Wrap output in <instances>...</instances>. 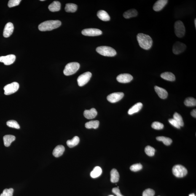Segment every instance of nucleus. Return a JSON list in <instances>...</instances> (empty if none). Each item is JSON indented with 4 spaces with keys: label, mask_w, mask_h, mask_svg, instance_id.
Returning a JSON list of instances; mask_svg holds the SVG:
<instances>
[{
    "label": "nucleus",
    "mask_w": 196,
    "mask_h": 196,
    "mask_svg": "<svg viewBox=\"0 0 196 196\" xmlns=\"http://www.w3.org/2000/svg\"><path fill=\"white\" fill-rule=\"evenodd\" d=\"M137 40L140 47L142 49L148 50L152 47L153 40L150 36L143 33H139L137 35Z\"/></svg>",
    "instance_id": "f257e3e1"
},
{
    "label": "nucleus",
    "mask_w": 196,
    "mask_h": 196,
    "mask_svg": "<svg viewBox=\"0 0 196 196\" xmlns=\"http://www.w3.org/2000/svg\"><path fill=\"white\" fill-rule=\"evenodd\" d=\"M61 24V22L59 20H48L40 24L38 29L41 31H50L58 28Z\"/></svg>",
    "instance_id": "f03ea898"
},
{
    "label": "nucleus",
    "mask_w": 196,
    "mask_h": 196,
    "mask_svg": "<svg viewBox=\"0 0 196 196\" xmlns=\"http://www.w3.org/2000/svg\"><path fill=\"white\" fill-rule=\"evenodd\" d=\"M96 51L98 54L105 56L113 57L117 54L114 49L108 46H100L97 48Z\"/></svg>",
    "instance_id": "7ed1b4c3"
},
{
    "label": "nucleus",
    "mask_w": 196,
    "mask_h": 196,
    "mask_svg": "<svg viewBox=\"0 0 196 196\" xmlns=\"http://www.w3.org/2000/svg\"><path fill=\"white\" fill-rule=\"evenodd\" d=\"M80 65L77 62H72L65 66L63 73L65 75L70 76L75 74L79 69Z\"/></svg>",
    "instance_id": "20e7f679"
},
{
    "label": "nucleus",
    "mask_w": 196,
    "mask_h": 196,
    "mask_svg": "<svg viewBox=\"0 0 196 196\" xmlns=\"http://www.w3.org/2000/svg\"><path fill=\"white\" fill-rule=\"evenodd\" d=\"M174 27L175 34L176 36L179 38L184 37L185 34L186 30L183 22L181 21H177L175 22Z\"/></svg>",
    "instance_id": "39448f33"
},
{
    "label": "nucleus",
    "mask_w": 196,
    "mask_h": 196,
    "mask_svg": "<svg viewBox=\"0 0 196 196\" xmlns=\"http://www.w3.org/2000/svg\"><path fill=\"white\" fill-rule=\"evenodd\" d=\"M173 174L177 177L182 178L187 174V170L182 165H178L174 166L172 169Z\"/></svg>",
    "instance_id": "423d86ee"
},
{
    "label": "nucleus",
    "mask_w": 196,
    "mask_h": 196,
    "mask_svg": "<svg viewBox=\"0 0 196 196\" xmlns=\"http://www.w3.org/2000/svg\"><path fill=\"white\" fill-rule=\"evenodd\" d=\"M20 85L18 83L16 82L7 84L4 88V93L6 95H12L15 93L19 90Z\"/></svg>",
    "instance_id": "0eeeda50"
},
{
    "label": "nucleus",
    "mask_w": 196,
    "mask_h": 196,
    "mask_svg": "<svg viewBox=\"0 0 196 196\" xmlns=\"http://www.w3.org/2000/svg\"><path fill=\"white\" fill-rule=\"evenodd\" d=\"M92 75L91 73L89 72H87L80 75L77 78L78 85L80 87H82L85 85L90 81Z\"/></svg>",
    "instance_id": "6e6552de"
},
{
    "label": "nucleus",
    "mask_w": 196,
    "mask_h": 196,
    "mask_svg": "<svg viewBox=\"0 0 196 196\" xmlns=\"http://www.w3.org/2000/svg\"><path fill=\"white\" fill-rule=\"evenodd\" d=\"M82 34L84 36H94L100 35L102 34V32L96 28H87L82 30Z\"/></svg>",
    "instance_id": "1a4fd4ad"
},
{
    "label": "nucleus",
    "mask_w": 196,
    "mask_h": 196,
    "mask_svg": "<svg viewBox=\"0 0 196 196\" xmlns=\"http://www.w3.org/2000/svg\"><path fill=\"white\" fill-rule=\"evenodd\" d=\"M186 48V46L184 43L179 41H176L173 47V52L176 55H178L184 51Z\"/></svg>",
    "instance_id": "9d476101"
},
{
    "label": "nucleus",
    "mask_w": 196,
    "mask_h": 196,
    "mask_svg": "<svg viewBox=\"0 0 196 196\" xmlns=\"http://www.w3.org/2000/svg\"><path fill=\"white\" fill-rule=\"evenodd\" d=\"M124 95L122 92H116L110 94L107 97V99L111 103H115L122 100Z\"/></svg>",
    "instance_id": "9b49d317"
},
{
    "label": "nucleus",
    "mask_w": 196,
    "mask_h": 196,
    "mask_svg": "<svg viewBox=\"0 0 196 196\" xmlns=\"http://www.w3.org/2000/svg\"><path fill=\"white\" fill-rule=\"evenodd\" d=\"M16 56L14 55H9L6 56L0 57V62L3 63L4 65H9L12 64L15 62Z\"/></svg>",
    "instance_id": "f8f14e48"
},
{
    "label": "nucleus",
    "mask_w": 196,
    "mask_h": 196,
    "mask_svg": "<svg viewBox=\"0 0 196 196\" xmlns=\"http://www.w3.org/2000/svg\"><path fill=\"white\" fill-rule=\"evenodd\" d=\"M117 80L119 82L127 83L129 82L133 79V77L131 75L128 74H121L117 76Z\"/></svg>",
    "instance_id": "ddd939ff"
},
{
    "label": "nucleus",
    "mask_w": 196,
    "mask_h": 196,
    "mask_svg": "<svg viewBox=\"0 0 196 196\" xmlns=\"http://www.w3.org/2000/svg\"><path fill=\"white\" fill-rule=\"evenodd\" d=\"M14 26L13 24L11 22L6 24L4 27L3 35L5 38H8L12 34L13 32Z\"/></svg>",
    "instance_id": "4468645a"
},
{
    "label": "nucleus",
    "mask_w": 196,
    "mask_h": 196,
    "mask_svg": "<svg viewBox=\"0 0 196 196\" xmlns=\"http://www.w3.org/2000/svg\"><path fill=\"white\" fill-rule=\"evenodd\" d=\"M167 0H159L157 1L153 6V9L155 12L161 10L168 2Z\"/></svg>",
    "instance_id": "2eb2a0df"
},
{
    "label": "nucleus",
    "mask_w": 196,
    "mask_h": 196,
    "mask_svg": "<svg viewBox=\"0 0 196 196\" xmlns=\"http://www.w3.org/2000/svg\"><path fill=\"white\" fill-rule=\"evenodd\" d=\"M98 114L96 109L92 108L90 110H86L84 112V115L86 118L91 119L95 118Z\"/></svg>",
    "instance_id": "dca6fc26"
},
{
    "label": "nucleus",
    "mask_w": 196,
    "mask_h": 196,
    "mask_svg": "<svg viewBox=\"0 0 196 196\" xmlns=\"http://www.w3.org/2000/svg\"><path fill=\"white\" fill-rule=\"evenodd\" d=\"M154 89L159 98L163 99L167 98L168 96V93L165 89L157 86H155L154 87Z\"/></svg>",
    "instance_id": "f3484780"
},
{
    "label": "nucleus",
    "mask_w": 196,
    "mask_h": 196,
    "mask_svg": "<svg viewBox=\"0 0 196 196\" xmlns=\"http://www.w3.org/2000/svg\"><path fill=\"white\" fill-rule=\"evenodd\" d=\"M65 151L64 146L62 145L57 146L54 150L53 155L55 157H59L63 155Z\"/></svg>",
    "instance_id": "a211bd4d"
},
{
    "label": "nucleus",
    "mask_w": 196,
    "mask_h": 196,
    "mask_svg": "<svg viewBox=\"0 0 196 196\" xmlns=\"http://www.w3.org/2000/svg\"><path fill=\"white\" fill-rule=\"evenodd\" d=\"M97 16L99 18L103 21H108L110 20V17L106 11L100 10L98 11Z\"/></svg>",
    "instance_id": "6ab92c4d"
},
{
    "label": "nucleus",
    "mask_w": 196,
    "mask_h": 196,
    "mask_svg": "<svg viewBox=\"0 0 196 196\" xmlns=\"http://www.w3.org/2000/svg\"><path fill=\"white\" fill-rule=\"evenodd\" d=\"M143 104L141 103H138L135 104L128 111V114L129 115H132L135 113H137L141 110L142 108Z\"/></svg>",
    "instance_id": "aec40b11"
},
{
    "label": "nucleus",
    "mask_w": 196,
    "mask_h": 196,
    "mask_svg": "<svg viewBox=\"0 0 196 196\" xmlns=\"http://www.w3.org/2000/svg\"><path fill=\"white\" fill-rule=\"evenodd\" d=\"M61 9V4L59 1H55L48 6V9L51 12H58Z\"/></svg>",
    "instance_id": "412c9836"
},
{
    "label": "nucleus",
    "mask_w": 196,
    "mask_h": 196,
    "mask_svg": "<svg viewBox=\"0 0 196 196\" xmlns=\"http://www.w3.org/2000/svg\"><path fill=\"white\" fill-rule=\"evenodd\" d=\"M161 77L165 80L173 82L176 80L174 74L170 72H164L161 75Z\"/></svg>",
    "instance_id": "4be33fe9"
},
{
    "label": "nucleus",
    "mask_w": 196,
    "mask_h": 196,
    "mask_svg": "<svg viewBox=\"0 0 196 196\" xmlns=\"http://www.w3.org/2000/svg\"><path fill=\"white\" fill-rule=\"evenodd\" d=\"M15 137L13 135H5L4 137V138H3L5 146L6 147H9L10 145L12 142L15 141Z\"/></svg>",
    "instance_id": "5701e85b"
},
{
    "label": "nucleus",
    "mask_w": 196,
    "mask_h": 196,
    "mask_svg": "<svg viewBox=\"0 0 196 196\" xmlns=\"http://www.w3.org/2000/svg\"><path fill=\"white\" fill-rule=\"evenodd\" d=\"M138 15L137 11L135 9H129L125 12L123 14V16L126 19L136 17Z\"/></svg>",
    "instance_id": "b1692460"
},
{
    "label": "nucleus",
    "mask_w": 196,
    "mask_h": 196,
    "mask_svg": "<svg viewBox=\"0 0 196 196\" xmlns=\"http://www.w3.org/2000/svg\"><path fill=\"white\" fill-rule=\"evenodd\" d=\"M111 182L116 183L119 181V175L116 169H114L111 172Z\"/></svg>",
    "instance_id": "393cba45"
},
{
    "label": "nucleus",
    "mask_w": 196,
    "mask_h": 196,
    "mask_svg": "<svg viewBox=\"0 0 196 196\" xmlns=\"http://www.w3.org/2000/svg\"><path fill=\"white\" fill-rule=\"evenodd\" d=\"M80 139L78 136H75L72 139L68 140L67 142V144L68 147L72 148L76 146L79 143Z\"/></svg>",
    "instance_id": "a878e982"
},
{
    "label": "nucleus",
    "mask_w": 196,
    "mask_h": 196,
    "mask_svg": "<svg viewBox=\"0 0 196 196\" xmlns=\"http://www.w3.org/2000/svg\"><path fill=\"white\" fill-rule=\"evenodd\" d=\"M99 125V122L98 121H91L86 123L85 127L87 129H96L98 128Z\"/></svg>",
    "instance_id": "bb28decb"
},
{
    "label": "nucleus",
    "mask_w": 196,
    "mask_h": 196,
    "mask_svg": "<svg viewBox=\"0 0 196 196\" xmlns=\"http://www.w3.org/2000/svg\"><path fill=\"white\" fill-rule=\"evenodd\" d=\"M102 170L100 167L96 166L95 167L90 173V176L93 178H96L99 176L101 174Z\"/></svg>",
    "instance_id": "cd10ccee"
},
{
    "label": "nucleus",
    "mask_w": 196,
    "mask_h": 196,
    "mask_svg": "<svg viewBox=\"0 0 196 196\" xmlns=\"http://www.w3.org/2000/svg\"><path fill=\"white\" fill-rule=\"evenodd\" d=\"M77 9V5L73 4H67L65 8V12H74Z\"/></svg>",
    "instance_id": "c85d7f7f"
},
{
    "label": "nucleus",
    "mask_w": 196,
    "mask_h": 196,
    "mask_svg": "<svg viewBox=\"0 0 196 196\" xmlns=\"http://www.w3.org/2000/svg\"><path fill=\"white\" fill-rule=\"evenodd\" d=\"M156 139L158 141H162L164 144L167 146L170 145L173 142L171 138L163 136L158 137L156 138Z\"/></svg>",
    "instance_id": "c756f323"
},
{
    "label": "nucleus",
    "mask_w": 196,
    "mask_h": 196,
    "mask_svg": "<svg viewBox=\"0 0 196 196\" xmlns=\"http://www.w3.org/2000/svg\"><path fill=\"white\" fill-rule=\"evenodd\" d=\"M184 103L187 106H196L195 99L193 98H188L185 100Z\"/></svg>",
    "instance_id": "7c9ffc66"
},
{
    "label": "nucleus",
    "mask_w": 196,
    "mask_h": 196,
    "mask_svg": "<svg viewBox=\"0 0 196 196\" xmlns=\"http://www.w3.org/2000/svg\"><path fill=\"white\" fill-rule=\"evenodd\" d=\"M173 119L178 122L180 127H183L184 125V121L181 115L177 112L175 113L173 115Z\"/></svg>",
    "instance_id": "2f4dec72"
},
{
    "label": "nucleus",
    "mask_w": 196,
    "mask_h": 196,
    "mask_svg": "<svg viewBox=\"0 0 196 196\" xmlns=\"http://www.w3.org/2000/svg\"><path fill=\"white\" fill-rule=\"evenodd\" d=\"M145 151L147 155L150 157L154 156L155 154V149L150 146H147L145 148Z\"/></svg>",
    "instance_id": "473e14b6"
},
{
    "label": "nucleus",
    "mask_w": 196,
    "mask_h": 196,
    "mask_svg": "<svg viewBox=\"0 0 196 196\" xmlns=\"http://www.w3.org/2000/svg\"><path fill=\"white\" fill-rule=\"evenodd\" d=\"M7 125L9 127H12L17 129H20V125L16 121L11 120L8 121L7 122Z\"/></svg>",
    "instance_id": "72a5a7b5"
},
{
    "label": "nucleus",
    "mask_w": 196,
    "mask_h": 196,
    "mask_svg": "<svg viewBox=\"0 0 196 196\" xmlns=\"http://www.w3.org/2000/svg\"><path fill=\"white\" fill-rule=\"evenodd\" d=\"M14 192V189L12 188L4 189L0 196H12Z\"/></svg>",
    "instance_id": "f704fd0d"
},
{
    "label": "nucleus",
    "mask_w": 196,
    "mask_h": 196,
    "mask_svg": "<svg viewBox=\"0 0 196 196\" xmlns=\"http://www.w3.org/2000/svg\"><path fill=\"white\" fill-rule=\"evenodd\" d=\"M151 127L156 130H161L163 128L164 125L160 122H154L153 123Z\"/></svg>",
    "instance_id": "c9c22d12"
},
{
    "label": "nucleus",
    "mask_w": 196,
    "mask_h": 196,
    "mask_svg": "<svg viewBox=\"0 0 196 196\" xmlns=\"http://www.w3.org/2000/svg\"><path fill=\"white\" fill-rule=\"evenodd\" d=\"M142 168V166L140 163L134 164L130 167V170L134 172L138 171L141 170Z\"/></svg>",
    "instance_id": "e433bc0d"
},
{
    "label": "nucleus",
    "mask_w": 196,
    "mask_h": 196,
    "mask_svg": "<svg viewBox=\"0 0 196 196\" xmlns=\"http://www.w3.org/2000/svg\"><path fill=\"white\" fill-rule=\"evenodd\" d=\"M21 1V0H10L9 1L8 6L9 8L15 7L19 5Z\"/></svg>",
    "instance_id": "4c0bfd02"
},
{
    "label": "nucleus",
    "mask_w": 196,
    "mask_h": 196,
    "mask_svg": "<svg viewBox=\"0 0 196 196\" xmlns=\"http://www.w3.org/2000/svg\"><path fill=\"white\" fill-rule=\"evenodd\" d=\"M155 193V192L153 189H148L143 192L142 196H154Z\"/></svg>",
    "instance_id": "58836bf2"
},
{
    "label": "nucleus",
    "mask_w": 196,
    "mask_h": 196,
    "mask_svg": "<svg viewBox=\"0 0 196 196\" xmlns=\"http://www.w3.org/2000/svg\"><path fill=\"white\" fill-rule=\"evenodd\" d=\"M169 122L171 125L173 126L174 127H176V128L178 129H180L181 128V127L180 126L178 122L174 119H170L169 120Z\"/></svg>",
    "instance_id": "ea45409f"
},
{
    "label": "nucleus",
    "mask_w": 196,
    "mask_h": 196,
    "mask_svg": "<svg viewBox=\"0 0 196 196\" xmlns=\"http://www.w3.org/2000/svg\"><path fill=\"white\" fill-rule=\"evenodd\" d=\"M112 192L117 196H124L121 193L120 190L118 188H114L112 189Z\"/></svg>",
    "instance_id": "a19ab883"
},
{
    "label": "nucleus",
    "mask_w": 196,
    "mask_h": 196,
    "mask_svg": "<svg viewBox=\"0 0 196 196\" xmlns=\"http://www.w3.org/2000/svg\"><path fill=\"white\" fill-rule=\"evenodd\" d=\"M191 115L194 117H196V109H194L192 111L191 113Z\"/></svg>",
    "instance_id": "79ce46f5"
},
{
    "label": "nucleus",
    "mask_w": 196,
    "mask_h": 196,
    "mask_svg": "<svg viewBox=\"0 0 196 196\" xmlns=\"http://www.w3.org/2000/svg\"><path fill=\"white\" fill-rule=\"evenodd\" d=\"M194 24H195V28H196V19H195V20H194Z\"/></svg>",
    "instance_id": "37998d69"
},
{
    "label": "nucleus",
    "mask_w": 196,
    "mask_h": 196,
    "mask_svg": "<svg viewBox=\"0 0 196 196\" xmlns=\"http://www.w3.org/2000/svg\"><path fill=\"white\" fill-rule=\"evenodd\" d=\"M189 196H195V195H194V194H190V195H189Z\"/></svg>",
    "instance_id": "c03bdc74"
},
{
    "label": "nucleus",
    "mask_w": 196,
    "mask_h": 196,
    "mask_svg": "<svg viewBox=\"0 0 196 196\" xmlns=\"http://www.w3.org/2000/svg\"><path fill=\"white\" fill-rule=\"evenodd\" d=\"M40 1H44V0H41Z\"/></svg>",
    "instance_id": "a18cd8bd"
},
{
    "label": "nucleus",
    "mask_w": 196,
    "mask_h": 196,
    "mask_svg": "<svg viewBox=\"0 0 196 196\" xmlns=\"http://www.w3.org/2000/svg\"><path fill=\"white\" fill-rule=\"evenodd\" d=\"M113 196V195H110V196Z\"/></svg>",
    "instance_id": "49530a36"
}]
</instances>
